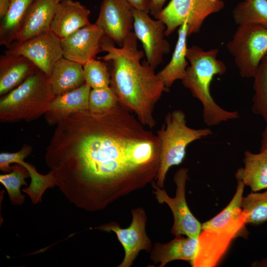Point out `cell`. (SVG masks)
<instances>
[{
    "label": "cell",
    "instance_id": "6da1fadb",
    "mask_svg": "<svg viewBox=\"0 0 267 267\" xmlns=\"http://www.w3.org/2000/svg\"><path fill=\"white\" fill-rule=\"evenodd\" d=\"M120 102L72 114L57 125L45 154L56 186L88 211L102 210L157 176L159 139Z\"/></svg>",
    "mask_w": 267,
    "mask_h": 267
},
{
    "label": "cell",
    "instance_id": "7a4b0ae2",
    "mask_svg": "<svg viewBox=\"0 0 267 267\" xmlns=\"http://www.w3.org/2000/svg\"><path fill=\"white\" fill-rule=\"evenodd\" d=\"M137 40L132 31L123 45L116 47L104 36L101 49L106 54L99 58L111 63L110 87L119 102L134 112L144 126L152 128L156 125L155 105L168 89L146 60L141 62L144 53L138 49Z\"/></svg>",
    "mask_w": 267,
    "mask_h": 267
},
{
    "label": "cell",
    "instance_id": "3957f363",
    "mask_svg": "<svg viewBox=\"0 0 267 267\" xmlns=\"http://www.w3.org/2000/svg\"><path fill=\"white\" fill-rule=\"evenodd\" d=\"M218 53V48L204 50L197 45L187 47L186 56L189 65L181 80L183 86L202 103L203 121L209 127L239 117L237 111H228L220 107L211 94L210 86L214 77L223 75L226 71L224 63L217 58Z\"/></svg>",
    "mask_w": 267,
    "mask_h": 267
},
{
    "label": "cell",
    "instance_id": "277c9868",
    "mask_svg": "<svg viewBox=\"0 0 267 267\" xmlns=\"http://www.w3.org/2000/svg\"><path fill=\"white\" fill-rule=\"evenodd\" d=\"M55 95L49 78L38 70L0 100V121H34L46 111Z\"/></svg>",
    "mask_w": 267,
    "mask_h": 267
},
{
    "label": "cell",
    "instance_id": "5b68a950",
    "mask_svg": "<svg viewBox=\"0 0 267 267\" xmlns=\"http://www.w3.org/2000/svg\"><path fill=\"white\" fill-rule=\"evenodd\" d=\"M213 134L208 128L195 129L186 124V116L180 110L169 113L165 125L157 132L161 145L160 162L155 180L156 185L163 188L169 169L182 163L187 146L191 142Z\"/></svg>",
    "mask_w": 267,
    "mask_h": 267
},
{
    "label": "cell",
    "instance_id": "8992f818",
    "mask_svg": "<svg viewBox=\"0 0 267 267\" xmlns=\"http://www.w3.org/2000/svg\"><path fill=\"white\" fill-rule=\"evenodd\" d=\"M226 48L241 77L253 78L267 53V29L252 24L238 25Z\"/></svg>",
    "mask_w": 267,
    "mask_h": 267
},
{
    "label": "cell",
    "instance_id": "52a82bcc",
    "mask_svg": "<svg viewBox=\"0 0 267 267\" xmlns=\"http://www.w3.org/2000/svg\"><path fill=\"white\" fill-rule=\"evenodd\" d=\"M188 169L181 168L176 173L174 180L176 184V196L170 197L165 190L153 181V192L159 203H166L170 208L174 222L171 233L175 236L184 235L198 238L202 230V224L190 212L185 198V185L188 178Z\"/></svg>",
    "mask_w": 267,
    "mask_h": 267
},
{
    "label": "cell",
    "instance_id": "ba28073f",
    "mask_svg": "<svg viewBox=\"0 0 267 267\" xmlns=\"http://www.w3.org/2000/svg\"><path fill=\"white\" fill-rule=\"evenodd\" d=\"M6 48L5 54L27 58L48 77L55 63L63 57L60 39L51 30L22 42H14Z\"/></svg>",
    "mask_w": 267,
    "mask_h": 267
},
{
    "label": "cell",
    "instance_id": "9c48e42d",
    "mask_svg": "<svg viewBox=\"0 0 267 267\" xmlns=\"http://www.w3.org/2000/svg\"><path fill=\"white\" fill-rule=\"evenodd\" d=\"M133 14V32L142 44L146 60L155 70L171 50L165 39L166 26L161 20L151 18L148 13L134 8Z\"/></svg>",
    "mask_w": 267,
    "mask_h": 267
},
{
    "label": "cell",
    "instance_id": "30bf717a",
    "mask_svg": "<svg viewBox=\"0 0 267 267\" xmlns=\"http://www.w3.org/2000/svg\"><path fill=\"white\" fill-rule=\"evenodd\" d=\"M132 222L128 228H121L115 222L95 227L102 231H113L116 234L125 251L124 260L119 267H130L141 250H148L151 246V241L145 232L146 216L144 211L137 208L132 210Z\"/></svg>",
    "mask_w": 267,
    "mask_h": 267
},
{
    "label": "cell",
    "instance_id": "8fae6325",
    "mask_svg": "<svg viewBox=\"0 0 267 267\" xmlns=\"http://www.w3.org/2000/svg\"><path fill=\"white\" fill-rule=\"evenodd\" d=\"M133 9L127 0H103L94 24L121 47L133 31Z\"/></svg>",
    "mask_w": 267,
    "mask_h": 267
},
{
    "label": "cell",
    "instance_id": "7c38bea8",
    "mask_svg": "<svg viewBox=\"0 0 267 267\" xmlns=\"http://www.w3.org/2000/svg\"><path fill=\"white\" fill-rule=\"evenodd\" d=\"M103 31L95 24L86 25L61 39L63 57L84 65L101 51Z\"/></svg>",
    "mask_w": 267,
    "mask_h": 267
},
{
    "label": "cell",
    "instance_id": "4fadbf2b",
    "mask_svg": "<svg viewBox=\"0 0 267 267\" xmlns=\"http://www.w3.org/2000/svg\"><path fill=\"white\" fill-rule=\"evenodd\" d=\"M243 237L236 231L202 230L198 237L196 255L190 264L193 267H214L224 257L233 241Z\"/></svg>",
    "mask_w": 267,
    "mask_h": 267
},
{
    "label": "cell",
    "instance_id": "5bb4252c",
    "mask_svg": "<svg viewBox=\"0 0 267 267\" xmlns=\"http://www.w3.org/2000/svg\"><path fill=\"white\" fill-rule=\"evenodd\" d=\"M90 10L77 1L59 2L50 26V30L60 40L90 24Z\"/></svg>",
    "mask_w": 267,
    "mask_h": 267
},
{
    "label": "cell",
    "instance_id": "9a60e30c",
    "mask_svg": "<svg viewBox=\"0 0 267 267\" xmlns=\"http://www.w3.org/2000/svg\"><path fill=\"white\" fill-rule=\"evenodd\" d=\"M58 3L57 0H34L14 42H22L50 30Z\"/></svg>",
    "mask_w": 267,
    "mask_h": 267
},
{
    "label": "cell",
    "instance_id": "2e32d148",
    "mask_svg": "<svg viewBox=\"0 0 267 267\" xmlns=\"http://www.w3.org/2000/svg\"><path fill=\"white\" fill-rule=\"evenodd\" d=\"M235 193L227 206L220 213L202 224V230H227L241 233L247 237L246 219L241 207L245 184L237 181Z\"/></svg>",
    "mask_w": 267,
    "mask_h": 267
},
{
    "label": "cell",
    "instance_id": "e0dca14e",
    "mask_svg": "<svg viewBox=\"0 0 267 267\" xmlns=\"http://www.w3.org/2000/svg\"><path fill=\"white\" fill-rule=\"evenodd\" d=\"M91 89L85 83L77 89L55 96L44 114L47 124L50 126L56 125L72 114L89 110Z\"/></svg>",
    "mask_w": 267,
    "mask_h": 267
},
{
    "label": "cell",
    "instance_id": "ac0fdd59",
    "mask_svg": "<svg viewBox=\"0 0 267 267\" xmlns=\"http://www.w3.org/2000/svg\"><path fill=\"white\" fill-rule=\"evenodd\" d=\"M39 70L27 58L2 55L0 57V95H4Z\"/></svg>",
    "mask_w": 267,
    "mask_h": 267
},
{
    "label": "cell",
    "instance_id": "d6986e66",
    "mask_svg": "<svg viewBox=\"0 0 267 267\" xmlns=\"http://www.w3.org/2000/svg\"><path fill=\"white\" fill-rule=\"evenodd\" d=\"M198 238L176 236L169 243L155 244L151 253V259L155 264L160 263V267L175 260L189 262L193 260L196 253Z\"/></svg>",
    "mask_w": 267,
    "mask_h": 267
},
{
    "label": "cell",
    "instance_id": "ffe728a7",
    "mask_svg": "<svg viewBox=\"0 0 267 267\" xmlns=\"http://www.w3.org/2000/svg\"><path fill=\"white\" fill-rule=\"evenodd\" d=\"M49 78L55 96L77 89L86 83L83 66L63 57L55 63Z\"/></svg>",
    "mask_w": 267,
    "mask_h": 267
},
{
    "label": "cell",
    "instance_id": "44dd1931",
    "mask_svg": "<svg viewBox=\"0 0 267 267\" xmlns=\"http://www.w3.org/2000/svg\"><path fill=\"white\" fill-rule=\"evenodd\" d=\"M244 167L238 169L235 176L250 187L252 192L267 189V152L254 153L247 150L244 153Z\"/></svg>",
    "mask_w": 267,
    "mask_h": 267
},
{
    "label": "cell",
    "instance_id": "7402d4cb",
    "mask_svg": "<svg viewBox=\"0 0 267 267\" xmlns=\"http://www.w3.org/2000/svg\"><path fill=\"white\" fill-rule=\"evenodd\" d=\"M187 23L186 21L178 30V38L169 63L157 74L168 89L174 83L182 80L185 76L189 63L186 58Z\"/></svg>",
    "mask_w": 267,
    "mask_h": 267
},
{
    "label": "cell",
    "instance_id": "603a6c76",
    "mask_svg": "<svg viewBox=\"0 0 267 267\" xmlns=\"http://www.w3.org/2000/svg\"><path fill=\"white\" fill-rule=\"evenodd\" d=\"M34 0H11L0 24V44L6 47L14 42L27 11Z\"/></svg>",
    "mask_w": 267,
    "mask_h": 267
},
{
    "label": "cell",
    "instance_id": "cb8c5ba5",
    "mask_svg": "<svg viewBox=\"0 0 267 267\" xmlns=\"http://www.w3.org/2000/svg\"><path fill=\"white\" fill-rule=\"evenodd\" d=\"M232 18L237 25L252 24L267 29V0H243L232 11Z\"/></svg>",
    "mask_w": 267,
    "mask_h": 267
},
{
    "label": "cell",
    "instance_id": "d4e9b609",
    "mask_svg": "<svg viewBox=\"0 0 267 267\" xmlns=\"http://www.w3.org/2000/svg\"><path fill=\"white\" fill-rule=\"evenodd\" d=\"M193 0H171L168 5L154 16L165 24L166 36L171 35L187 21Z\"/></svg>",
    "mask_w": 267,
    "mask_h": 267
},
{
    "label": "cell",
    "instance_id": "484cf974",
    "mask_svg": "<svg viewBox=\"0 0 267 267\" xmlns=\"http://www.w3.org/2000/svg\"><path fill=\"white\" fill-rule=\"evenodd\" d=\"M242 211L247 224L259 225L267 222V190L252 192L243 197Z\"/></svg>",
    "mask_w": 267,
    "mask_h": 267
},
{
    "label": "cell",
    "instance_id": "4316f807",
    "mask_svg": "<svg viewBox=\"0 0 267 267\" xmlns=\"http://www.w3.org/2000/svg\"><path fill=\"white\" fill-rule=\"evenodd\" d=\"M224 7L223 0H194V6L187 20L188 36L198 33L205 19Z\"/></svg>",
    "mask_w": 267,
    "mask_h": 267
},
{
    "label": "cell",
    "instance_id": "83f0119b",
    "mask_svg": "<svg viewBox=\"0 0 267 267\" xmlns=\"http://www.w3.org/2000/svg\"><path fill=\"white\" fill-rule=\"evenodd\" d=\"M24 167L28 171L31 178V182L28 187L22 189L30 198L33 204H37L42 201V196L48 188L56 186V180L52 173L46 175L40 174L36 168L31 164L23 161L19 164Z\"/></svg>",
    "mask_w": 267,
    "mask_h": 267
},
{
    "label": "cell",
    "instance_id": "f1b7e54d",
    "mask_svg": "<svg viewBox=\"0 0 267 267\" xmlns=\"http://www.w3.org/2000/svg\"><path fill=\"white\" fill-rule=\"evenodd\" d=\"M29 177L27 170L19 164L12 166L8 174L0 175V182L5 188L12 204L21 205L24 203L25 196L21 194L20 187L27 185L25 179Z\"/></svg>",
    "mask_w": 267,
    "mask_h": 267
},
{
    "label": "cell",
    "instance_id": "f546056e",
    "mask_svg": "<svg viewBox=\"0 0 267 267\" xmlns=\"http://www.w3.org/2000/svg\"><path fill=\"white\" fill-rule=\"evenodd\" d=\"M253 79L252 111L267 124V61L262 60Z\"/></svg>",
    "mask_w": 267,
    "mask_h": 267
},
{
    "label": "cell",
    "instance_id": "4dcf8cb0",
    "mask_svg": "<svg viewBox=\"0 0 267 267\" xmlns=\"http://www.w3.org/2000/svg\"><path fill=\"white\" fill-rule=\"evenodd\" d=\"M85 82L91 89L110 86V74L104 62L92 59L83 65Z\"/></svg>",
    "mask_w": 267,
    "mask_h": 267
},
{
    "label": "cell",
    "instance_id": "1f68e13d",
    "mask_svg": "<svg viewBox=\"0 0 267 267\" xmlns=\"http://www.w3.org/2000/svg\"><path fill=\"white\" fill-rule=\"evenodd\" d=\"M119 103L118 98L110 87L98 89H91L89 100V110L99 113L109 110Z\"/></svg>",
    "mask_w": 267,
    "mask_h": 267
},
{
    "label": "cell",
    "instance_id": "d6a6232c",
    "mask_svg": "<svg viewBox=\"0 0 267 267\" xmlns=\"http://www.w3.org/2000/svg\"><path fill=\"white\" fill-rule=\"evenodd\" d=\"M32 150V146L26 144L17 152H1L0 153V170L4 173L10 172L12 170L10 164L12 163L19 164L31 154Z\"/></svg>",
    "mask_w": 267,
    "mask_h": 267
},
{
    "label": "cell",
    "instance_id": "836d02e7",
    "mask_svg": "<svg viewBox=\"0 0 267 267\" xmlns=\"http://www.w3.org/2000/svg\"><path fill=\"white\" fill-rule=\"evenodd\" d=\"M127 1L136 10L149 13L151 0H127Z\"/></svg>",
    "mask_w": 267,
    "mask_h": 267
},
{
    "label": "cell",
    "instance_id": "e575fe53",
    "mask_svg": "<svg viewBox=\"0 0 267 267\" xmlns=\"http://www.w3.org/2000/svg\"><path fill=\"white\" fill-rule=\"evenodd\" d=\"M167 0H151L150 13L153 16L159 12Z\"/></svg>",
    "mask_w": 267,
    "mask_h": 267
},
{
    "label": "cell",
    "instance_id": "d590c367",
    "mask_svg": "<svg viewBox=\"0 0 267 267\" xmlns=\"http://www.w3.org/2000/svg\"><path fill=\"white\" fill-rule=\"evenodd\" d=\"M11 0H0V18L2 19L6 14Z\"/></svg>",
    "mask_w": 267,
    "mask_h": 267
},
{
    "label": "cell",
    "instance_id": "8d00e7d4",
    "mask_svg": "<svg viewBox=\"0 0 267 267\" xmlns=\"http://www.w3.org/2000/svg\"><path fill=\"white\" fill-rule=\"evenodd\" d=\"M260 151L267 152V124L262 134V139L261 140Z\"/></svg>",
    "mask_w": 267,
    "mask_h": 267
},
{
    "label": "cell",
    "instance_id": "74e56055",
    "mask_svg": "<svg viewBox=\"0 0 267 267\" xmlns=\"http://www.w3.org/2000/svg\"><path fill=\"white\" fill-rule=\"evenodd\" d=\"M254 266L267 267V258L263 259L261 261L255 262L254 264Z\"/></svg>",
    "mask_w": 267,
    "mask_h": 267
},
{
    "label": "cell",
    "instance_id": "f35d334b",
    "mask_svg": "<svg viewBox=\"0 0 267 267\" xmlns=\"http://www.w3.org/2000/svg\"><path fill=\"white\" fill-rule=\"evenodd\" d=\"M263 59L267 61V53L266 54Z\"/></svg>",
    "mask_w": 267,
    "mask_h": 267
},
{
    "label": "cell",
    "instance_id": "ab89813d",
    "mask_svg": "<svg viewBox=\"0 0 267 267\" xmlns=\"http://www.w3.org/2000/svg\"><path fill=\"white\" fill-rule=\"evenodd\" d=\"M57 0L58 2H60V1H61L62 0Z\"/></svg>",
    "mask_w": 267,
    "mask_h": 267
}]
</instances>
